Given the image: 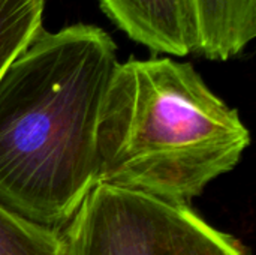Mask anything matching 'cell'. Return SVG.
Listing matches in <instances>:
<instances>
[{"instance_id": "1", "label": "cell", "mask_w": 256, "mask_h": 255, "mask_svg": "<svg viewBox=\"0 0 256 255\" xmlns=\"http://www.w3.org/2000/svg\"><path fill=\"white\" fill-rule=\"evenodd\" d=\"M100 27L42 29L0 77V204L62 231L98 185L96 134L118 66Z\"/></svg>"}, {"instance_id": "2", "label": "cell", "mask_w": 256, "mask_h": 255, "mask_svg": "<svg viewBox=\"0 0 256 255\" xmlns=\"http://www.w3.org/2000/svg\"><path fill=\"white\" fill-rule=\"evenodd\" d=\"M249 144L238 111L190 63L130 57L118 63L102 105L98 185L192 206Z\"/></svg>"}, {"instance_id": "3", "label": "cell", "mask_w": 256, "mask_h": 255, "mask_svg": "<svg viewBox=\"0 0 256 255\" xmlns=\"http://www.w3.org/2000/svg\"><path fill=\"white\" fill-rule=\"evenodd\" d=\"M66 255H249L192 206L96 185L62 230Z\"/></svg>"}, {"instance_id": "4", "label": "cell", "mask_w": 256, "mask_h": 255, "mask_svg": "<svg viewBox=\"0 0 256 255\" xmlns=\"http://www.w3.org/2000/svg\"><path fill=\"white\" fill-rule=\"evenodd\" d=\"M104 14L132 41L154 54L196 53L198 30L192 0H98Z\"/></svg>"}, {"instance_id": "5", "label": "cell", "mask_w": 256, "mask_h": 255, "mask_svg": "<svg viewBox=\"0 0 256 255\" xmlns=\"http://www.w3.org/2000/svg\"><path fill=\"white\" fill-rule=\"evenodd\" d=\"M196 53L210 60L238 56L256 36V0H192Z\"/></svg>"}, {"instance_id": "6", "label": "cell", "mask_w": 256, "mask_h": 255, "mask_svg": "<svg viewBox=\"0 0 256 255\" xmlns=\"http://www.w3.org/2000/svg\"><path fill=\"white\" fill-rule=\"evenodd\" d=\"M45 0H0V77L44 29Z\"/></svg>"}, {"instance_id": "7", "label": "cell", "mask_w": 256, "mask_h": 255, "mask_svg": "<svg viewBox=\"0 0 256 255\" xmlns=\"http://www.w3.org/2000/svg\"><path fill=\"white\" fill-rule=\"evenodd\" d=\"M0 255H66L62 231L28 222L0 204Z\"/></svg>"}]
</instances>
